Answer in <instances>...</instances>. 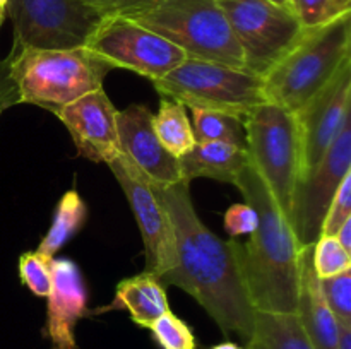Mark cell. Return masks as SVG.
<instances>
[{
  "label": "cell",
  "mask_w": 351,
  "mask_h": 349,
  "mask_svg": "<svg viewBox=\"0 0 351 349\" xmlns=\"http://www.w3.org/2000/svg\"><path fill=\"white\" fill-rule=\"evenodd\" d=\"M88 219V207L84 201L75 190H69L67 194L62 195L58 201L57 209H55L53 221H51L50 229L41 240L38 252L53 259L55 253L75 235L81 231Z\"/></svg>",
  "instance_id": "22"
},
{
  "label": "cell",
  "mask_w": 351,
  "mask_h": 349,
  "mask_svg": "<svg viewBox=\"0 0 351 349\" xmlns=\"http://www.w3.org/2000/svg\"><path fill=\"white\" fill-rule=\"evenodd\" d=\"M7 5V0H0V9H5Z\"/></svg>",
  "instance_id": "37"
},
{
  "label": "cell",
  "mask_w": 351,
  "mask_h": 349,
  "mask_svg": "<svg viewBox=\"0 0 351 349\" xmlns=\"http://www.w3.org/2000/svg\"><path fill=\"white\" fill-rule=\"evenodd\" d=\"M53 284L48 294L47 337L51 349H77L74 327L88 313V293L81 269L71 259L51 260Z\"/></svg>",
  "instance_id": "16"
},
{
  "label": "cell",
  "mask_w": 351,
  "mask_h": 349,
  "mask_svg": "<svg viewBox=\"0 0 351 349\" xmlns=\"http://www.w3.org/2000/svg\"><path fill=\"white\" fill-rule=\"evenodd\" d=\"M338 349H351V325L339 324Z\"/></svg>",
  "instance_id": "33"
},
{
  "label": "cell",
  "mask_w": 351,
  "mask_h": 349,
  "mask_svg": "<svg viewBox=\"0 0 351 349\" xmlns=\"http://www.w3.org/2000/svg\"><path fill=\"white\" fill-rule=\"evenodd\" d=\"M290 7L304 29L322 26L351 12V3L346 0H290Z\"/></svg>",
  "instance_id": "24"
},
{
  "label": "cell",
  "mask_w": 351,
  "mask_h": 349,
  "mask_svg": "<svg viewBox=\"0 0 351 349\" xmlns=\"http://www.w3.org/2000/svg\"><path fill=\"white\" fill-rule=\"evenodd\" d=\"M351 218V171L343 178L326 212L321 236H336L346 219Z\"/></svg>",
  "instance_id": "29"
},
{
  "label": "cell",
  "mask_w": 351,
  "mask_h": 349,
  "mask_svg": "<svg viewBox=\"0 0 351 349\" xmlns=\"http://www.w3.org/2000/svg\"><path fill=\"white\" fill-rule=\"evenodd\" d=\"M153 118V113L143 105H130L117 113L120 153L129 157L154 187L184 181L180 161L160 142Z\"/></svg>",
  "instance_id": "15"
},
{
  "label": "cell",
  "mask_w": 351,
  "mask_h": 349,
  "mask_svg": "<svg viewBox=\"0 0 351 349\" xmlns=\"http://www.w3.org/2000/svg\"><path fill=\"white\" fill-rule=\"evenodd\" d=\"M322 296L339 324L351 325V270L331 277H319Z\"/></svg>",
  "instance_id": "27"
},
{
  "label": "cell",
  "mask_w": 351,
  "mask_h": 349,
  "mask_svg": "<svg viewBox=\"0 0 351 349\" xmlns=\"http://www.w3.org/2000/svg\"><path fill=\"white\" fill-rule=\"evenodd\" d=\"M108 308H125L139 327L149 328L154 320L170 311L165 284L144 270L117 284L115 300Z\"/></svg>",
  "instance_id": "19"
},
{
  "label": "cell",
  "mask_w": 351,
  "mask_h": 349,
  "mask_svg": "<svg viewBox=\"0 0 351 349\" xmlns=\"http://www.w3.org/2000/svg\"><path fill=\"white\" fill-rule=\"evenodd\" d=\"M351 12L304 29L293 47L263 77L267 103L297 113L351 58Z\"/></svg>",
  "instance_id": "4"
},
{
  "label": "cell",
  "mask_w": 351,
  "mask_h": 349,
  "mask_svg": "<svg viewBox=\"0 0 351 349\" xmlns=\"http://www.w3.org/2000/svg\"><path fill=\"white\" fill-rule=\"evenodd\" d=\"M243 55V68L264 77L304 33L290 7L271 0H218Z\"/></svg>",
  "instance_id": "9"
},
{
  "label": "cell",
  "mask_w": 351,
  "mask_h": 349,
  "mask_svg": "<svg viewBox=\"0 0 351 349\" xmlns=\"http://www.w3.org/2000/svg\"><path fill=\"white\" fill-rule=\"evenodd\" d=\"M117 16L160 34L189 58L243 68L242 50L218 0H144Z\"/></svg>",
  "instance_id": "5"
},
{
  "label": "cell",
  "mask_w": 351,
  "mask_h": 349,
  "mask_svg": "<svg viewBox=\"0 0 351 349\" xmlns=\"http://www.w3.org/2000/svg\"><path fill=\"white\" fill-rule=\"evenodd\" d=\"M108 166L136 216L146 252V270L161 279L173 269L177 262L175 233L170 218L158 198L153 185L129 157L119 154L115 159L110 161Z\"/></svg>",
  "instance_id": "12"
},
{
  "label": "cell",
  "mask_w": 351,
  "mask_h": 349,
  "mask_svg": "<svg viewBox=\"0 0 351 349\" xmlns=\"http://www.w3.org/2000/svg\"><path fill=\"white\" fill-rule=\"evenodd\" d=\"M153 188L170 218L177 259L160 281L195 298L223 334L235 332L249 342L256 308L243 272L242 243L225 242L199 219L187 181Z\"/></svg>",
  "instance_id": "1"
},
{
  "label": "cell",
  "mask_w": 351,
  "mask_h": 349,
  "mask_svg": "<svg viewBox=\"0 0 351 349\" xmlns=\"http://www.w3.org/2000/svg\"><path fill=\"white\" fill-rule=\"evenodd\" d=\"M312 248L300 252V286H298L297 315L315 349H338L339 322L322 296L319 276L312 262Z\"/></svg>",
  "instance_id": "17"
},
{
  "label": "cell",
  "mask_w": 351,
  "mask_h": 349,
  "mask_svg": "<svg viewBox=\"0 0 351 349\" xmlns=\"http://www.w3.org/2000/svg\"><path fill=\"white\" fill-rule=\"evenodd\" d=\"M184 181L191 183L194 178H213L226 183H235L243 168L250 164L245 147L230 142H195L194 147L180 159Z\"/></svg>",
  "instance_id": "18"
},
{
  "label": "cell",
  "mask_w": 351,
  "mask_h": 349,
  "mask_svg": "<svg viewBox=\"0 0 351 349\" xmlns=\"http://www.w3.org/2000/svg\"><path fill=\"white\" fill-rule=\"evenodd\" d=\"M336 240H338L339 245H341L346 252L351 253V218L343 222L339 231L336 233Z\"/></svg>",
  "instance_id": "32"
},
{
  "label": "cell",
  "mask_w": 351,
  "mask_h": 349,
  "mask_svg": "<svg viewBox=\"0 0 351 349\" xmlns=\"http://www.w3.org/2000/svg\"><path fill=\"white\" fill-rule=\"evenodd\" d=\"M225 229L235 238L240 235H250L257 226V214L252 205L242 202V204H233L225 212Z\"/></svg>",
  "instance_id": "30"
},
{
  "label": "cell",
  "mask_w": 351,
  "mask_h": 349,
  "mask_svg": "<svg viewBox=\"0 0 351 349\" xmlns=\"http://www.w3.org/2000/svg\"><path fill=\"white\" fill-rule=\"evenodd\" d=\"M312 262L319 277H331L350 270L351 253L346 252L336 236H321L312 248Z\"/></svg>",
  "instance_id": "26"
},
{
  "label": "cell",
  "mask_w": 351,
  "mask_h": 349,
  "mask_svg": "<svg viewBox=\"0 0 351 349\" xmlns=\"http://www.w3.org/2000/svg\"><path fill=\"white\" fill-rule=\"evenodd\" d=\"M192 109V130H194L195 142H230L247 149L245 116L233 115V113L215 112V109Z\"/></svg>",
  "instance_id": "23"
},
{
  "label": "cell",
  "mask_w": 351,
  "mask_h": 349,
  "mask_svg": "<svg viewBox=\"0 0 351 349\" xmlns=\"http://www.w3.org/2000/svg\"><path fill=\"white\" fill-rule=\"evenodd\" d=\"M351 115V58L297 113L302 137V178L322 159Z\"/></svg>",
  "instance_id": "13"
},
{
  "label": "cell",
  "mask_w": 351,
  "mask_h": 349,
  "mask_svg": "<svg viewBox=\"0 0 351 349\" xmlns=\"http://www.w3.org/2000/svg\"><path fill=\"white\" fill-rule=\"evenodd\" d=\"M86 2L98 7L106 16H112V14H122L123 10L130 9V7L137 5V3L144 2V0H86Z\"/></svg>",
  "instance_id": "31"
},
{
  "label": "cell",
  "mask_w": 351,
  "mask_h": 349,
  "mask_svg": "<svg viewBox=\"0 0 351 349\" xmlns=\"http://www.w3.org/2000/svg\"><path fill=\"white\" fill-rule=\"evenodd\" d=\"M243 122L250 164L288 218L295 188L302 180V137L297 116L274 103H264Z\"/></svg>",
  "instance_id": "6"
},
{
  "label": "cell",
  "mask_w": 351,
  "mask_h": 349,
  "mask_svg": "<svg viewBox=\"0 0 351 349\" xmlns=\"http://www.w3.org/2000/svg\"><path fill=\"white\" fill-rule=\"evenodd\" d=\"M110 70L112 65L88 48H14L0 64V112L27 103L57 115L69 103L103 88Z\"/></svg>",
  "instance_id": "3"
},
{
  "label": "cell",
  "mask_w": 351,
  "mask_h": 349,
  "mask_svg": "<svg viewBox=\"0 0 351 349\" xmlns=\"http://www.w3.org/2000/svg\"><path fill=\"white\" fill-rule=\"evenodd\" d=\"M163 98L189 108L215 109L247 116L267 103L263 77L216 62L185 58L178 67L153 82Z\"/></svg>",
  "instance_id": "7"
},
{
  "label": "cell",
  "mask_w": 351,
  "mask_h": 349,
  "mask_svg": "<svg viewBox=\"0 0 351 349\" xmlns=\"http://www.w3.org/2000/svg\"><path fill=\"white\" fill-rule=\"evenodd\" d=\"M233 185L257 214L256 229L242 245L243 272L254 308L297 313L302 246L290 221L252 164L243 168Z\"/></svg>",
  "instance_id": "2"
},
{
  "label": "cell",
  "mask_w": 351,
  "mask_h": 349,
  "mask_svg": "<svg viewBox=\"0 0 351 349\" xmlns=\"http://www.w3.org/2000/svg\"><path fill=\"white\" fill-rule=\"evenodd\" d=\"M14 26V48H86L106 14L86 0H7Z\"/></svg>",
  "instance_id": "8"
},
{
  "label": "cell",
  "mask_w": 351,
  "mask_h": 349,
  "mask_svg": "<svg viewBox=\"0 0 351 349\" xmlns=\"http://www.w3.org/2000/svg\"><path fill=\"white\" fill-rule=\"evenodd\" d=\"M346 2H350V3H351V0H346Z\"/></svg>",
  "instance_id": "38"
},
{
  "label": "cell",
  "mask_w": 351,
  "mask_h": 349,
  "mask_svg": "<svg viewBox=\"0 0 351 349\" xmlns=\"http://www.w3.org/2000/svg\"><path fill=\"white\" fill-rule=\"evenodd\" d=\"M51 257L38 252H26L19 259L21 281L31 289V293L40 298H48L53 284Z\"/></svg>",
  "instance_id": "25"
},
{
  "label": "cell",
  "mask_w": 351,
  "mask_h": 349,
  "mask_svg": "<svg viewBox=\"0 0 351 349\" xmlns=\"http://www.w3.org/2000/svg\"><path fill=\"white\" fill-rule=\"evenodd\" d=\"M153 125L160 142L177 159L185 156L194 147V130L182 103L161 96L160 112L154 115Z\"/></svg>",
  "instance_id": "21"
},
{
  "label": "cell",
  "mask_w": 351,
  "mask_h": 349,
  "mask_svg": "<svg viewBox=\"0 0 351 349\" xmlns=\"http://www.w3.org/2000/svg\"><path fill=\"white\" fill-rule=\"evenodd\" d=\"M271 2L278 3V5H283V7H290V0H271ZM291 9V7H290Z\"/></svg>",
  "instance_id": "35"
},
{
  "label": "cell",
  "mask_w": 351,
  "mask_h": 349,
  "mask_svg": "<svg viewBox=\"0 0 351 349\" xmlns=\"http://www.w3.org/2000/svg\"><path fill=\"white\" fill-rule=\"evenodd\" d=\"M149 328L163 349H195V337L191 327L171 311L161 315Z\"/></svg>",
  "instance_id": "28"
},
{
  "label": "cell",
  "mask_w": 351,
  "mask_h": 349,
  "mask_svg": "<svg viewBox=\"0 0 351 349\" xmlns=\"http://www.w3.org/2000/svg\"><path fill=\"white\" fill-rule=\"evenodd\" d=\"M3 17H5V9H0V26L3 23Z\"/></svg>",
  "instance_id": "36"
},
{
  "label": "cell",
  "mask_w": 351,
  "mask_h": 349,
  "mask_svg": "<svg viewBox=\"0 0 351 349\" xmlns=\"http://www.w3.org/2000/svg\"><path fill=\"white\" fill-rule=\"evenodd\" d=\"M113 68H127L156 82L187 55L160 34L122 16H106L86 44Z\"/></svg>",
  "instance_id": "10"
},
{
  "label": "cell",
  "mask_w": 351,
  "mask_h": 349,
  "mask_svg": "<svg viewBox=\"0 0 351 349\" xmlns=\"http://www.w3.org/2000/svg\"><path fill=\"white\" fill-rule=\"evenodd\" d=\"M211 349H243V348H240V346L235 344V342L226 341V342H221V344L215 346V348H211Z\"/></svg>",
  "instance_id": "34"
},
{
  "label": "cell",
  "mask_w": 351,
  "mask_h": 349,
  "mask_svg": "<svg viewBox=\"0 0 351 349\" xmlns=\"http://www.w3.org/2000/svg\"><path fill=\"white\" fill-rule=\"evenodd\" d=\"M247 349H250V348H247Z\"/></svg>",
  "instance_id": "39"
},
{
  "label": "cell",
  "mask_w": 351,
  "mask_h": 349,
  "mask_svg": "<svg viewBox=\"0 0 351 349\" xmlns=\"http://www.w3.org/2000/svg\"><path fill=\"white\" fill-rule=\"evenodd\" d=\"M351 171V115L343 122L338 135L322 159L298 181L291 201V229L300 246H311L321 238L329 204L343 178Z\"/></svg>",
  "instance_id": "11"
},
{
  "label": "cell",
  "mask_w": 351,
  "mask_h": 349,
  "mask_svg": "<svg viewBox=\"0 0 351 349\" xmlns=\"http://www.w3.org/2000/svg\"><path fill=\"white\" fill-rule=\"evenodd\" d=\"M250 349H315L297 313L256 311Z\"/></svg>",
  "instance_id": "20"
},
{
  "label": "cell",
  "mask_w": 351,
  "mask_h": 349,
  "mask_svg": "<svg viewBox=\"0 0 351 349\" xmlns=\"http://www.w3.org/2000/svg\"><path fill=\"white\" fill-rule=\"evenodd\" d=\"M117 113L105 89L99 88L69 103L57 116L71 133L79 156L108 164L122 154L117 132Z\"/></svg>",
  "instance_id": "14"
}]
</instances>
